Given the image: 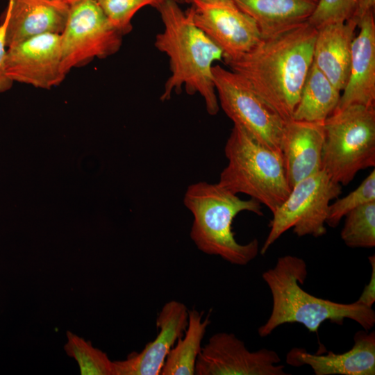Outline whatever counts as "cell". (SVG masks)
Listing matches in <instances>:
<instances>
[{"label":"cell","instance_id":"52a82bcc","mask_svg":"<svg viewBox=\"0 0 375 375\" xmlns=\"http://www.w3.org/2000/svg\"><path fill=\"white\" fill-rule=\"evenodd\" d=\"M341 193L342 185L334 182L322 169L299 181L272 213L270 231L260 253L265 255L290 228L299 237L318 238L325 235L330 202Z\"/></svg>","mask_w":375,"mask_h":375},{"label":"cell","instance_id":"cb8c5ba5","mask_svg":"<svg viewBox=\"0 0 375 375\" xmlns=\"http://www.w3.org/2000/svg\"><path fill=\"white\" fill-rule=\"evenodd\" d=\"M375 201V169L362 181L358 187L345 197L330 203L326 224L336 227L341 219L354 208Z\"/></svg>","mask_w":375,"mask_h":375},{"label":"cell","instance_id":"4316f807","mask_svg":"<svg viewBox=\"0 0 375 375\" xmlns=\"http://www.w3.org/2000/svg\"><path fill=\"white\" fill-rule=\"evenodd\" d=\"M8 13L5 10L0 24V93L9 90L13 84V82L8 76L6 71V31L8 23Z\"/></svg>","mask_w":375,"mask_h":375},{"label":"cell","instance_id":"8992f818","mask_svg":"<svg viewBox=\"0 0 375 375\" xmlns=\"http://www.w3.org/2000/svg\"><path fill=\"white\" fill-rule=\"evenodd\" d=\"M322 169L347 185L362 169L375 166V106L350 105L324 122Z\"/></svg>","mask_w":375,"mask_h":375},{"label":"cell","instance_id":"f1b7e54d","mask_svg":"<svg viewBox=\"0 0 375 375\" xmlns=\"http://www.w3.org/2000/svg\"><path fill=\"white\" fill-rule=\"evenodd\" d=\"M375 0H357L355 12L352 17L358 21L367 12L374 11Z\"/></svg>","mask_w":375,"mask_h":375},{"label":"cell","instance_id":"44dd1931","mask_svg":"<svg viewBox=\"0 0 375 375\" xmlns=\"http://www.w3.org/2000/svg\"><path fill=\"white\" fill-rule=\"evenodd\" d=\"M210 315L203 317V312L193 308L188 310V321L183 336L179 338L167 356L160 375H194L195 365L201 350V342Z\"/></svg>","mask_w":375,"mask_h":375},{"label":"cell","instance_id":"30bf717a","mask_svg":"<svg viewBox=\"0 0 375 375\" xmlns=\"http://www.w3.org/2000/svg\"><path fill=\"white\" fill-rule=\"evenodd\" d=\"M187 10L194 24L223 52V60L245 53L262 39L260 29L233 0H191Z\"/></svg>","mask_w":375,"mask_h":375},{"label":"cell","instance_id":"d6986e66","mask_svg":"<svg viewBox=\"0 0 375 375\" xmlns=\"http://www.w3.org/2000/svg\"><path fill=\"white\" fill-rule=\"evenodd\" d=\"M256 22L262 38L308 21L318 0H233Z\"/></svg>","mask_w":375,"mask_h":375},{"label":"cell","instance_id":"83f0119b","mask_svg":"<svg viewBox=\"0 0 375 375\" xmlns=\"http://www.w3.org/2000/svg\"><path fill=\"white\" fill-rule=\"evenodd\" d=\"M368 259L372 267L370 280L369 283L365 286L361 295L356 301L372 308L375 301V256L371 255Z\"/></svg>","mask_w":375,"mask_h":375},{"label":"cell","instance_id":"5bb4252c","mask_svg":"<svg viewBox=\"0 0 375 375\" xmlns=\"http://www.w3.org/2000/svg\"><path fill=\"white\" fill-rule=\"evenodd\" d=\"M351 43L349 75L335 110L357 104L375 106V20L374 11L358 23Z\"/></svg>","mask_w":375,"mask_h":375},{"label":"cell","instance_id":"8fae6325","mask_svg":"<svg viewBox=\"0 0 375 375\" xmlns=\"http://www.w3.org/2000/svg\"><path fill=\"white\" fill-rule=\"evenodd\" d=\"M281 358L272 349L250 351L233 333L212 335L198 356L197 375H286Z\"/></svg>","mask_w":375,"mask_h":375},{"label":"cell","instance_id":"7c38bea8","mask_svg":"<svg viewBox=\"0 0 375 375\" xmlns=\"http://www.w3.org/2000/svg\"><path fill=\"white\" fill-rule=\"evenodd\" d=\"M6 71L13 83L42 89L60 85L66 76L62 69L60 34L40 35L8 47Z\"/></svg>","mask_w":375,"mask_h":375},{"label":"cell","instance_id":"7402d4cb","mask_svg":"<svg viewBox=\"0 0 375 375\" xmlns=\"http://www.w3.org/2000/svg\"><path fill=\"white\" fill-rule=\"evenodd\" d=\"M340 236L349 247L375 246V201L361 205L345 215Z\"/></svg>","mask_w":375,"mask_h":375},{"label":"cell","instance_id":"3957f363","mask_svg":"<svg viewBox=\"0 0 375 375\" xmlns=\"http://www.w3.org/2000/svg\"><path fill=\"white\" fill-rule=\"evenodd\" d=\"M307 274L306 261L292 255L279 257L274 267L263 272L262 277L272 294V309L267 322L258 328L260 337L269 335L286 323L301 324L315 333L326 321L342 325L349 319L365 331L374 327L375 312L372 308L358 301L334 302L308 293L300 286Z\"/></svg>","mask_w":375,"mask_h":375},{"label":"cell","instance_id":"ac0fdd59","mask_svg":"<svg viewBox=\"0 0 375 375\" xmlns=\"http://www.w3.org/2000/svg\"><path fill=\"white\" fill-rule=\"evenodd\" d=\"M358 23L351 17L344 22L328 24L317 29L312 62L341 92L349 78L351 43Z\"/></svg>","mask_w":375,"mask_h":375},{"label":"cell","instance_id":"9a60e30c","mask_svg":"<svg viewBox=\"0 0 375 375\" xmlns=\"http://www.w3.org/2000/svg\"><path fill=\"white\" fill-rule=\"evenodd\" d=\"M324 142V123L294 119L285 122L281 152L290 188L322 169Z\"/></svg>","mask_w":375,"mask_h":375},{"label":"cell","instance_id":"9c48e42d","mask_svg":"<svg viewBox=\"0 0 375 375\" xmlns=\"http://www.w3.org/2000/svg\"><path fill=\"white\" fill-rule=\"evenodd\" d=\"M212 75L219 107L234 125L266 147L281 151L285 122L238 74L215 65Z\"/></svg>","mask_w":375,"mask_h":375},{"label":"cell","instance_id":"7a4b0ae2","mask_svg":"<svg viewBox=\"0 0 375 375\" xmlns=\"http://www.w3.org/2000/svg\"><path fill=\"white\" fill-rule=\"evenodd\" d=\"M156 10L163 30L156 35L154 45L168 57L171 72L160 99H170L174 92L178 93L183 87L188 94H199L207 112L216 115L220 107L212 67L215 62L223 60L222 51L174 0H162Z\"/></svg>","mask_w":375,"mask_h":375},{"label":"cell","instance_id":"ba28073f","mask_svg":"<svg viewBox=\"0 0 375 375\" xmlns=\"http://www.w3.org/2000/svg\"><path fill=\"white\" fill-rule=\"evenodd\" d=\"M62 69L84 66L94 58L116 53L123 35L112 24L96 0H79L69 5L65 26L60 34Z\"/></svg>","mask_w":375,"mask_h":375},{"label":"cell","instance_id":"5b68a950","mask_svg":"<svg viewBox=\"0 0 375 375\" xmlns=\"http://www.w3.org/2000/svg\"><path fill=\"white\" fill-rule=\"evenodd\" d=\"M224 153L226 166L218 184L237 194L243 193L273 213L288 197V184L281 152L262 144L242 127L234 125Z\"/></svg>","mask_w":375,"mask_h":375},{"label":"cell","instance_id":"f546056e","mask_svg":"<svg viewBox=\"0 0 375 375\" xmlns=\"http://www.w3.org/2000/svg\"><path fill=\"white\" fill-rule=\"evenodd\" d=\"M177 3L180 4H185V3H190L191 0H174Z\"/></svg>","mask_w":375,"mask_h":375},{"label":"cell","instance_id":"ffe728a7","mask_svg":"<svg viewBox=\"0 0 375 375\" xmlns=\"http://www.w3.org/2000/svg\"><path fill=\"white\" fill-rule=\"evenodd\" d=\"M340 96L341 91L312 62L292 119L324 123L336 108Z\"/></svg>","mask_w":375,"mask_h":375},{"label":"cell","instance_id":"277c9868","mask_svg":"<svg viewBox=\"0 0 375 375\" xmlns=\"http://www.w3.org/2000/svg\"><path fill=\"white\" fill-rule=\"evenodd\" d=\"M183 203L192 215L190 235L199 251L241 266L257 256L258 240L255 238L240 244L232 230L233 219L241 212L263 215L262 206L257 200L241 199L217 183L199 181L187 188Z\"/></svg>","mask_w":375,"mask_h":375},{"label":"cell","instance_id":"4dcf8cb0","mask_svg":"<svg viewBox=\"0 0 375 375\" xmlns=\"http://www.w3.org/2000/svg\"><path fill=\"white\" fill-rule=\"evenodd\" d=\"M64 1L65 3H67V4L70 5L76 1H78L79 0H62Z\"/></svg>","mask_w":375,"mask_h":375},{"label":"cell","instance_id":"4fadbf2b","mask_svg":"<svg viewBox=\"0 0 375 375\" xmlns=\"http://www.w3.org/2000/svg\"><path fill=\"white\" fill-rule=\"evenodd\" d=\"M188 310L182 302L167 301L156 319V338L140 352L132 353L124 360L113 361L115 375L160 374L169 351L184 334Z\"/></svg>","mask_w":375,"mask_h":375},{"label":"cell","instance_id":"603a6c76","mask_svg":"<svg viewBox=\"0 0 375 375\" xmlns=\"http://www.w3.org/2000/svg\"><path fill=\"white\" fill-rule=\"evenodd\" d=\"M67 338L65 351L76 360L82 375H115L114 362L105 352L70 331Z\"/></svg>","mask_w":375,"mask_h":375},{"label":"cell","instance_id":"2e32d148","mask_svg":"<svg viewBox=\"0 0 375 375\" xmlns=\"http://www.w3.org/2000/svg\"><path fill=\"white\" fill-rule=\"evenodd\" d=\"M69 10V5L62 0H8L7 48L40 35L60 34Z\"/></svg>","mask_w":375,"mask_h":375},{"label":"cell","instance_id":"e0dca14e","mask_svg":"<svg viewBox=\"0 0 375 375\" xmlns=\"http://www.w3.org/2000/svg\"><path fill=\"white\" fill-rule=\"evenodd\" d=\"M368 331L356 332L353 347L345 353L316 355L294 347L287 353L286 362L293 367L309 365L316 375H374L375 333Z\"/></svg>","mask_w":375,"mask_h":375},{"label":"cell","instance_id":"6da1fadb","mask_svg":"<svg viewBox=\"0 0 375 375\" xmlns=\"http://www.w3.org/2000/svg\"><path fill=\"white\" fill-rule=\"evenodd\" d=\"M317 33L307 21L262 38L249 51L224 62L287 122L312 65Z\"/></svg>","mask_w":375,"mask_h":375},{"label":"cell","instance_id":"484cf974","mask_svg":"<svg viewBox=\"0 0 375 375\" xmlns=\"http://www.w3.org/2000/svg\"><path fill=\"white\" fill-rule=\"evenodd\" d=\"M357 0H318L308 22L318 29L328 24L344 22L353 15Z\"/></svg>","mask_w":375,"mask_h":375},{"label":"cell","instance_id":"d4e9b609","mask_svg":"<svg viewBox=\"0 0 375 375\" xmlns=\"http://www.w3.org/2000/svg\"><path fill=\"white\" fill-rule=\"evenodd\" d=\"M112 24L124 36L133 29L132 19L145 6L157 8L162 0H96Z\"/></svg>","mask_w":375,"mask_h":375}]
</instances>
